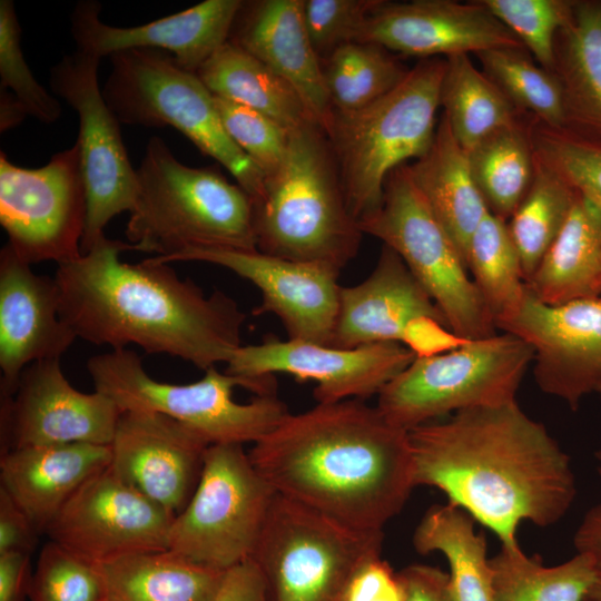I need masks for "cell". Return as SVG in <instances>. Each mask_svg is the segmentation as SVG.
<instances>
[{"label": "cell", "mask_w": 601, "mask_h": 601, "mask_svg": "<svg viewBox=\"0 0 601 601\" xmlns=\"http://www.w3.org/2000/svg\"><path fill=\"white\" fill-rule=\"evenodd\" d=\"M223 127L237 147L260 169L265 178L282 165L290 130L266 115L214 96Z\"/></svg>", "instance_id": "obj_44"}, {"label": "cell", "mask_w": 601, "mask_h": 601, "mask_svg": "<svg viewBox=\"0 0 601 601\" xmlns=\"http://www.w3.org/2000/svg\"><path fill=\"white\" fill-rule=\"evenodd\" d=\"M445 60L440 104L455 139L466 151L518 122L513 104L475 68L469 55H454Z\"/></svg>", "instance_id": "obj_33"}, {"label": "cell", "mask_w": 601, "mask_h": 601, "mask_svg": "<svg viewBox=\"0 0 601 601\" xmlns=\"http://www.w3.org/2000/svg\"><path fill=\"white\" fill-rule=\"evenodd\" d=\"M538 60L553 72L555 39L572 16L574 1L480 0Z\"/></svg>", "instance_id": "obj_41"}, {"label": "cell", "mask_w": 601, "mask_h": 601, "mask_svg": "<svg viewBox=\"0 0 601 601\" xmlns=\"http://www.w3.org/2000/svg\"><path fill=\"white\" fill-rule=\"evenodd\" d=\"M247 453L276 494L361 530H383L415 487L408 432L358 398L289 413Z\"/></svg>", "instance_id": "obj_3"}, {"label": "cell", "mask_w": 601, "mask_h": 601, "mask_svg": "<svg viewBox=\"0 0 601 601\" xmlns=\"http://www.w3.org/2000/svg\"><path fill=\"white\" fill-rule=\"evenodd\" d=\"M210 444L166 415L124 411L110 443L111 469L174 516L191 499Z\"/></svg>", "instance_id": "obj_20"}, {"label": "cell", "mask_w": 601, "mask_h": 601, "mask_svg": "<svg viewBox=\"0 0 601 601\" xmlns=\"http://www.w3.org/2000/svg\"><path fill=\"white\" fill-rule=\"evenodd\" d=\"M598 393H599V394L601 395V388L599 390V392H598Z\"/></svg>", "instance_id": "obj_56"}, {"label": "cell", "mask_w": 601, "mask_h": 601, "mask_svg": "<svg viewBox=\"0 0 601 601\" xmlns=\"http://www.w3.org/2000/svg\"><path fill=\"white\" fill-rule=\"evenodd\" d=\"M358 226L401 256L453 334L463 339L496 334L461 253L414 184L407 165L388 175L381 206Z\"/></svg>", "instance_id": "obj_11"}, {"label": "cell", "mask_w": 601, "mask_h": 601, "mask_svg": "<svg viewBox=\"0 0 601 601\" xmlns=\"http://www.w3.org/2000/svg\"><path fill=\"white\" fill-rule=\"evenodd\" d=\"M499 329L532 346L538 386L571 410L601 388V295L548 305L528 289L519 314Z\"/></svg>", "instance_id": "obj_19"}, {"label": "cell", "mask_w": 601, "mask_h": 601, "mask_svg": "<svg viewBox=\"0 0 601 601\" xmlns=\"http://www.w3.org/2000/svg\"><path fill=\"white\" fill-rule=\"evenodd\" d=\"M122 412L104 393L76 390L60 359L35 362L23 370L13 395L1 397V453L68 443L110 445Z\"/></svg>", "instance_id": "obj_17"}, {"label": "cell", "mask_w": 601, "mask_h": 601, "mask_svg": "<svg viewBox=\"0 0 601 601\" xmlns=\"http://www.w3.org/2000/svg\"><path fill=\"white\" fill-rule=\"evenodd\" d=\"M138 189L126 227L135 250L164 263L190 247L257 249L252 197L214 167L180 162L158 136L136 169Z\"/></svg>", "instance_id": "obj_5"}, {"label": "cell", "mask_w": 601, "mask_h": 601, "mask_svg": "<svg viewBox=\"0 0 601 601\" xmlns=\"http://www.w3.org/2000/svg\"><path fill=\"white\" fill-rule=\"evenodd\" d=\"M528 132L534 160L601 209V140L539 120Z\"/></svg>", "instance_id": "obj_40"}, {"label": "cell", "mask_w": 601, "mask_h": 601, "mask_svg": "<svg viewBox=\"0 0 601 601\" xmlns=\"http://www.w3.org/2000/svg\"><path fill=\"white\" fill-rule=\"evenodd\" d=\"M102 601H108L106 598Z\"/></svg>", "instance_id": "obj_57"}, {"label": "cell", "mask_w": 601, "mask_h": 601, "mask_svg": "<svg viewBox=\"0 0 601 601\" xmlns=\"http://www.w3.org/2000/svg\"><path fill=\"white\" fill-rule=\"evenodd\" d=\"M323 72L333 109L363 108L393 90L410 69L388 50L372 42L343 45L323 61Z\"/></svg>", "instance_id": "obj_37"}, {"label": "cell", "mask_w": 601, "mask_h": 601, "mask_svg": "<svg viewBox=\"0 0 601 601\" xmlns=\"http://www.w3.org/2000/svg\"><path fill=\"white\" fill-rule=\"evenodd\" d=\"M87 370L95 390L122 411H146L171 417L209 444L256 443L288 414L275 395L274 376L244 378L215 366L189 384L152 378L141 357L127 348L92 356Z\"/></svg>", "instance_id": "obj_6"}, {"label": "cell", "mask_w": 601, "mask_h": 601, "mask_svg": "<svg viewBox=\"0 0 601 601\" xmlns=\"http://www.w3.org/2000/svg\"><path fill=\"white\" fill-rule=\"evenodd\" d=\"M585 601H601V575H599L598 580L591 588Z\"/></svg>", "instance_id": "obj_54"}, {"label": "cell", "mask_w": 601, "mask_h": 601, "mask_svg": "<svg viewBox=\"0 0 601 601\" xmlns=\"http://www.w3.org/2000/svg\"><path fill=\"white\" fill-rule=\"evenodd\" d=\"M110 463V445L68 443L10 450L1 453L0 487L41 535L72 495Z\"/></svg>", "instance_id": "obj_26"}, {"label": "cell", "mask_w": 601, "mask_h": 601, "mask_svg": "<svg viewBox=\"0 0 601 601\" xmlns=\"http://www.w3.org/2000/svg\"><path fill=\"white\" fill-rule=\"evenodd\" d=\"M87 196L77 142L40 168L0 154V223L8 244L28 264H57L81 255Z\"/></svg>", "instance_id": "obj_13"}, {"label": "cell", "mask_w": 601, "mask_h": 601, "mask_svg": "<svg viewBox=\"0 0 601 601\" xmlns=\"http://www.w3.org/2000/svg\"><path fill=\"white\" fill-rule=\"evenodd\" d=\"M533 359L532 346L508 332L469 339L444 353L416 356L377 394L376 407L410 431L462 410L508 404L516 401Z\"/></svg>", "instance_id": "obj_9"}, {"label": "cell", "mask_w": 601, "mask_h": 601, "mask_svg": "<svg viewBox=\"0 0 601 601\" xmlns=\"http://www.w3.org/2000/svg\"><path fill=\"white\" fill-rule=\"evenodd\" d=\"M382 0H303L305 26L323 61L338 47L358 42L365 23Z\"/></svg>", "instance_id": "obj_45"}, {"label": "cell", "mask_w": 601, "mask_h": 601, "mask_svg": "<svg viewBox=\"0 0 601 601\" xmlns=\"http://www.w3.org/2000/svg\"><path fill=\"white\" fill-rule=\"evenodd\" d=\"M374 601H403V593L397 578Z\"/></svg>", "instance_id": "obj_53"}, {"label": "cell", "mask_w": 601, "mask_h": 601, "mask_svg": "<svg viewBox=\"0 0 601 601\" xmlns=\"http://www.w3.org/2000/svg\"><path fill=\"white\" fill-rule=\"evenodd\" d=\"M228 40L285 79L313 119L326 128L333 106L305 26L303 0L244 1Z\"/></svg>", "instance_id": "obj_25"}, {"label": "cell", "mask_w": 601, "mask_h": 601, "mask_svg": "<svg viewBox=\"0 0 601 601\" xmlns=\"http://www.w3.org/2000/svg\"><path fill=\"white\" fill-rule=\"evenodd\" d=\"M466 266L496 328L522 308L528 287L506 220L489 211L471 236Z\"/></svg>", "instance_id": "obj_35"}, {"label": "cell", "mask_w": 601, "mask_h": 601, "mask_svg": "<svg viewBox=\"0 0 601 601\" xmlns=\"http://www.w3.org/2000/svg\"><path fill=\"white\" fill-rule=\"evenodd\" d=\"M243 0H206L184 11L137 27H115L99 18L101 4L79 1L70 16L77 50L97 58L129 49H158L196 72L225 42Z\"/></svg>", "instance_id": "obj_22"}, {"label": "cell", "mask_w": 601, "mask_h": 601, "mask_svg": "<svg viewBox=\"0 0 601 601\" xmlns=\"http://www.w3.org/2000/svg\"><path fill=\"white\" fill-rule=\"evenodd\" d=\"M417 355L395 342L338 348L313 342L273 337L242 345L226 363V373L244 378H265L276 373L316 383L317 403L363 400L377 395Z\"/></svg>", "instance_id": "obj_16"}, {"label": "cell", "mask_w": 601, "mask_h": 601, "mask_svg": "<svg viewBox=\"0 0 601 601\" xmlns=\"http://www.w3.org/2000/svg\"><path fill=\"white\" fill-rule=\"evenodd\" d=\"M77 338L59 315L55 277L38 275L7 243L0 252V393L11 396L23 370L60 359Z\"/></svg>", "instance_id": "obj_23"}, {"label": "cell", "mask_w": 601, "mask_h": 601, "mask_svg": "<svg viewBox=\"0 0 601 601\" xmlns=\"http://www.w3.org/2000/svg\"><path fill=\"white\" fill-rule=\"evenodd\" d=\"M30 601H102L106 590L97 564L49 541L32 573Z\"/></svg>", "instance_id": "obj_42"}, {"label": "cell", "mask_w": 601, "mask_h": 601, "mask_svg": "<svg viewBox=\"0 0 601 601\" xmlns=\"http://www.w3.org/2000/svg\"><path fill=\"white\" fill-rule=\"evenodd\" d=\"M407 432L414 485L443 492L501 545L519 544L523 521L556 523L574 501L569 455L516 401L462 410Z\"/></svg>", "instance_id": "obj_1"}, {"label": "cell", "mask_w": 601, "mask_h": 601, "mask_svg": "<svg viewBox=\"0 0 601 601\" xmlns=\"http://www.w3.org/2000/svg\"><path fill=\"white\" fill-rule=\"evenodd\" d=\"M28 115L21 102L9 91L0 89V131L17 127Z\"/></svg>", "instance_id": "obj_52"}, {"label": "cell", "mask_w": 601, "mask_h": 601, "mask_svg": "<svg viewBox=\"0 0 601 601\" xmlns=\"http://www.w3.org/2000/svg\"><path fill=\"white\" fill-rule=\"evenodd\" d=\"M275 495L242 444H210L197 487L173 520L168 549L227 571L253 556Z\"/></svg>", "instance_id": "obj_12"}, {"label": "cell", "mask_w": 601, "mask_h": 601, "mask_svg": "<svg viewBox=\"0 0 601 601\" xmlns=\"http://www.w3.org/2000/svg\"><path fill=\"white\" fill-rule=\"evenodd\" d=\"M253 206L257 249L264 254L341 272L358 252L363 233L315 121L290 130L285 158Z\"/></svg>", "instance_id": "obj_4"}, {"label": "cell", "mask_w": 601, "mask_h": 601, "mask_svg": "<svg viewBox=\"0 0 601 601\" xmlns=\"http://www.w3.org/2000/svg\"><path fill=\"white\" fill-rule=\"evenodd\" d=\"M102 96L120 124L171 126L203 154L223 165L253 203L265 176L225 131L214 95L196 72L158 49H129L109 56Z\"/></svg>", "instance_id": "obj_8"}, {"label": "cell", "mask_w": 601, "mask_h": 601, "mask_svg": "<svg viewBox=\"0 0 601 601\" xmlns=\"http://www.w3.org/2000/svg\"><path fill=\"white\" fill-rule=\"evenodd\" d=\"M553 72L563 90L564 128L601 140V2L574 1L555 39Z\"/></svg>", "instance_id": "obj_29"}, {"label": "cell", "mask_w": 601, "mask_h": 601, "mask_svg": "<svg viewBox=\"0 0 601 601\" xmlns=\"http://www.w3.org/2000/svg\"><path fill=\"white\" fill-rule=\"evenodd\" d=\"M574 197L575 191L571 187L534 160L530 187L508 225L525 283L560 233Z\"/></svg>", "instance_id": "obj_38"}, {"label": "cell", "mask_w": 601, "mask_h": 601, "mask_svg": "<svg viewBox=\"0 0 601 601\" xmlns=\"http://www.w3.org/2000/svg\"><path fill=\"white\" fill-rule=\"evenodd\" d=\"M39 536L26 512L0 487V555L31 554Z\"/></svg>", "instance_id": "obj_46"}, {"label": "cell", "mask_w": 601, "mask_h": 601, "mask_svg": "<svg viewBox=\"0 0 601 601\" xmlns=\"http://www.w3.org/2000/svg\"><path fill=\"white\" fill-rule=\"evenodd\" d=\"M383 538L276 494L252 559L268 601H342L356 571L381 556Z\"/></svg>", "instance_id": "obj_10"}, {"label": "cell", "mask_w": 601, "mask_h": 601, "mask_svg": "<svg viewBox=\"0 0 601 601\" xmlns=\"http://www.w3.org/2000/svg\"><path fill=\"white\" fill-rule=\"evenodd\" d=\"M196 73L214 96L259 111L289 130L315 121L285 79L229 40Z\"/></svg>", "instance_id": "obj_31"}, {"label": "cell", "mask_w": 601, "mask_h": 601, "mask_svg": "<svg viewBox=\"0 0 601 601\" xmlns=\"http://www.w3.org/2000/svg\"><path fill=\"white\" fill-rule=\"evenodd\" d=\"M97 566L108 601H213L226 572L169 549L128 554Z\"/></svg>", "instance_id": "obj_30"}, {"label": "cell", "mask_w": 601, "mask_h": 601, "mask_svg": "<svg viewBox=\"0 0 601 601\" xmlns=\"http://www.w3.org/2000/svg\"><path fill=\"white\" fill-rule=\"evenodd\" d=\"M578 553L589 555L601 575V502L584 514L573 540Z\"/></svg>", "instance_id": "obj_51"}, {"label": "cell", "mask_w": 601, "mask_h": 601, "mask_svg": "<svg viewBox=\"0 0 601 601\" xmlns=\"http://www.w3.org/2000/svg\"><path fill=\"white\" fill-rule=\"evenodd\" d=\"M525 284L548 305L601 295V209L592 200L575 193L565 223Z\"/></svg>", "instance_id": "obj_28"}, {"label": "cell", "mask_w": 601, "mask_h": 601, "mask_svg": "<svg viewBox=\"0 0 601 601\" xmlns=\"http://www.w3.org/2000/svg\"><path fill=\"white\" fill-rule=\"evenodd\" d=\"M358 42H372L422 59L501 48L524 49L480 0L382 1L367 19Z\"/></svg>", "instance_id": "obj_21"}, {"label": "cell", "mask_w": 601, "mask_h": 601, "mask_svg": "<svg viewBox=\"0 0 601 601\" xmlns=\"http://www.w3.org/2000/svg\"><path fill=\"white\" fill-rule=\"evenodd\" d=\"M178 260L205 262L234 272L252 282L262 294L254 315L273 313L283 323L288 339L331 344L339 308L338 270L270 256L258 249L190 247L164 264Z\"/></svg>", "instance_id": "obj_18"}, {"label": "cell", "mask_w": 601, "mask_h": 601, "mask_svg": "<svg viewBox=\"0 0 601 601\" xmlns=\"http://www.w3.org/2000/svg\"><path fill=\"white\" fill-rule=\"evenodd\" d=\"M423 321L449 329L444 315L401 256L383 244L371 275L355 286L341 287L329 345L354 348L395 342L406 346L412 328Z\"/></svg>", "instance_id": "obj_24"}, {"label": "cell", "mask_w": 601, "mask_h": 601, "mask_svg": "<svg viewBox=\"0 0 601 601\" xmlns=\"http://www.w3.org/2000/svg\"><path fill=\"white\" fill-rule=\"evenodd\" d=\"M403 601H456L449 573L439 566L412 564L396 573Z\"/></svg>", "instance_id": "obj_47"}, {"label": "cell", "mask_w": 601, "mask_h": 601, "mask_svg": "<svg viewBox=\"0 0 601 601\" xmlns=\"http://www.w3.org/2000/svg\"><path fill=\"white\" fill-rule=\"evenodd\" d=\"M100 60L76 50L63 56L49 76L53 93L71 106L79 118L76 142L87 196L81 254L105 237V227L115 216L131 211L138 189L137 171L122 141L120 122L99 87Z\"/></svg>", "instance_id": "obj_14"}, {"label": "cell", "mask_w": 601, "mask_h": 601, "mask_svg": "<svg viewBox=\"0 0 601 601\" xmlns=\"http://www.w3.org/2000/svg\"><path fill=\"white\" fill-rule=\"evenodd\" d=\"M31 579L30 554L0 555V601H24Z\"/></svg>", "instance_id": "obj_50"}, {"label": "cell", "mask_w": 601, "mask_h": 601, "mask_svg": "<svg viewBox=\"0 0 601 601\" xmlns=\"http://www.w3.org/2000/svg\"><path fill=\"white\" fill-rule=\"evenodd\" d=\"M467 156L489 210L506 220L523 199L533 177L528 128L516 122L500 129L467 150Z\"/></svg>", "instance_id": "obj_36"}, {"label": "cell", "mask_w": 601, "mask_h": 601, "mask_svg": "<svg viewBox=\"0 0 601 601\" xmlns=\"http://www.w3.org/2000/svg\"><path fill=\"white\" fill-rule=\"evenodd\" d=\"M396 578L381 556L363 564L348 582L342 601H374Z\"/></svg>", "instance_id": "obj_49"}, {"label": "cell", "mask_w": 601, "mask_h": 601, "mask_svg": "<svg viewBox=\"0 0 601 601\" xmlns=\"http://www.w3.org/2000/svg\"><path fill=\"white\" fill-rule=\"evenodd\" d=\"M174 518L109 465L72 495L45 534L73 554L100 564L168 549Z\"/></svg>", "instance_id": "obj_15"}, {"label": "cell", "mask_w": 601, "mask_h": 601, "mask_svg": "<svg viewBox=\"0 0 601 601\" xmlns=\"http://www.w3.org/2000/svg\"><path fill=\"white\" fill-rule=\"evenodd\" d=\"M130 243L100 238L79 257L58 264L60 318L75 335L112 349L129 344L208 370L242 346L246 315L221 290L206 295L168 264L121 262Z\"/></svg>", "instance_id": "obj_2"}, {"label": "cell", "mask_w": 601, "mask_h": 601, "mask_svg": "<svg viewBox=\"0 0 601 601\" xmlns=\"http://www.w3.org/2000/svg\"><path fill=\"white\" fill-rule=\"evenodd\" d=\"M213 601H268L256 562L250 558L227 570Z\"/></svg>", "instance_id": "obj_48"}, {"label": "cell", "mask_w": 601, "mask_h": 601, "mask_svg": "<svg viewBox=\"0 0 601 601\" xmlns=\"http://www.w3.org/2000/svg\"><path fill=\"white\" fill-rule=\"evenodd\" d=\"M475 520L461 508L432 505L413 534L416 552L442 553L450 568V584L456 601H494L493 574L486 540Z\"/></svg>", "instance_id": "obj_32"}, {"label": "cell", "mask_w": 601, "mask_h": 601, "mask_svg": "<svg viewBox=\"0 0 601 601\" xmlns=\"http://www.w3.org/2000/svg\"><path fill=\"white\" fill-rule=\"evenodd\" d=\"M407 167L466 265L471 236L490 210L473 178L467 151L455 139L443 114L430 149Z\"/></svg>", "instance_id": "obj_27"}, {"label": "cell", "mask_w": 601, "mask_h": 601, "mask_svg": "<svg viewBox=\"0 0 601 601\" xmlns=\"http://www.w3.org/2000/svg\"><path fill=\"white\" fill-rule=\"evenodd\" d=\"M476 56L484 73L515 108L530 110L549 127H565L563 90L554 72L538 67L523 49H492Z\"/></svg>", "instance_id": "obj_39"}, {"label": "cell", "mask_w": 601, "mask_h": 601, "mask_svg": "<svg viewBox=\"0 0 601 601\" xmlns=\"http://www.w3.org/2000/svg\"><path fill=\"white\" fill-rule=\"evenodd\" d=\"M494 601H585L599 578L592 559L578 553L552 566L526 555L520 545H501L490 559Z\"/></svg>", "instance_id": "obj_34"}, {"label": "cell", "mask_w": 601, "mask_h": 601, "mask_svg": "<svg viewBox=\"0 0 601 601\" xmlns=\"http://www.w3.org/2000/svg\"><path fill=\"white\" fill-rule=\"evenodd\" d=\"M445 67V59H422L376 101L351 111L333 109L324 132L357 221L378 209L388 175L430 149Z\"/></svg>", "instance_id": "obj_7"}, {"label": "cell", "mask_w": 601, "mask_h": 601, "mask_svg": "<svg viewBox=\"0 0 601 601\" xmlns=\"http://www.w3.org/2000/svg\"><path fill=\"white\" fill-rule=\"evenodd\" d=\"M594 456L597 461V470H598L599 475L601 476V450L597 451Z\"/></svg>", "instance_id": "obj_55"}, {"label": "cell", "mask_w": 601, "mask_h": 601, "mask_svg": "<svg viewBox=\"0 0 601 601\" xmlns=\"http://www.w3.org/2000/svg\"><path fill=\"white\" fill-rule=\"evenodd\" d=\"M21 29L11 0L0 1V89L9 90L28 115L45 124L56 122L61 105L32 75L20 46Z\"/></svg>", "instance_id": "obj_43"}]
</instances>
